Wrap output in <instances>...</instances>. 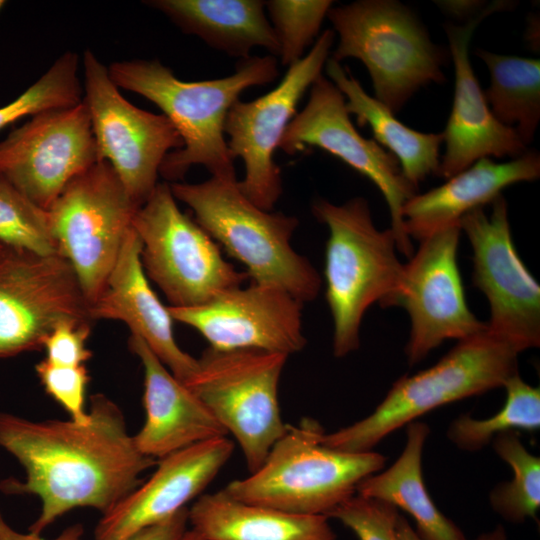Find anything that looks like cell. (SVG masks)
<instances>
[{
	"label": "cell",
	"instance_id": "40",
	"mask_svg": "<svg viewBox=\"0 0 540 540\" xmlns=\"http://www.w3.org/2000/svg\"><path fill=\"white\" fill-rule=\"evenodd\" d=\"M437 5L449 15L458 18H467L477 15L487 4L481 1H437Z\"/></svg>",
	"mask_w": 540,
	"mask_h": 540
},
{
	"label": "cell",
	"instance_id": "11",
	"mask_svg": "<svg viewBox=\"0 0 540 540\" xmlns=\"http://www.w3.org/2000/svg\"><path fill=\"white\" fill-rule=\"evenodd\" d=\"M84 96L100 160L107 161L140 208L150 197L161 164L183 141L163 114L128 102L106 67L89 49L83 55Z\"/></svg>",
	"mask_w": 540,
	"mask_h": 540
},
{
	"label": "cell",
	"instance_id": "8",
	"mask_svg": "<svg viewBox=\"0 0 540 540\" xmlns=\"http://www.w3.org/2000/svg\"><path fill=\"white\" fill-rule=\"evenodd\" d=\"M132 227L141 242L147 278L171 307H194L242 286L249 277L224 259L211 236L183 213L168 182L158 183L136 211Z\"/></svg>",
	"mask_w": 540,
	"mask_h": 540
},
{
	"label": "cell",
	"instance_id": "13",
	"mask_svg": "<svg viewBox=\"0 0 540 540\" xmlns=\"http://www.w3.org/2000/svg\"><path fill=\"white\" fill-rule=\"evenodd\" d=\"M335 33L324 30L310 51L288 67L279 84L251 101L237 100L229 109L224 133L233 158L244 163V177L238 180L242 193L256 206L272 211L282 194V178L273 156L304 93L322 75Z\"/></svg>",
	"mask_w": 540,
	"mask_h": 540
},
{
	"label": "cell",
	"instance_id": "43",
	"mask_svg": "<svg viewBox=\"0 0 540 540\" xmlns=\"http://www.w3.org/2000/svg\"><path fill=\"white\" fill-rule=\"evenodd\" d=\"M2 247V244L0 243V248Z\"/></svg>",
	"mask_w": 540,
	"mask_h": 540
},
{
	"label": "cell",
	"instance_id": "33",
	"mask_svg": "<svg viewBox=\"0 0 540 540\" xmlns=\"http://www.w3.org/2000/svg\"><path fill=\"white\" fill-rule=\"evenodd\" d=\"M331 0H269L265 9L279 44L283 66H291L304 57L316 41Z\"/></svg>",
	"mask_w": 540,
	"mask_h": 540
},
{
	"label": "cell",
	"instance_id": "9",
	"mask_svg": "<svg viewBox=\"0 0 540 540\" xmlns=\"http://www.w3.org/2000/svg\"><path fill=\"white\" fill-rule=\"evenodd\" d=\"M288 356L259 349L207 348L185 385L238 442L250 473L285 433L278 386Z\"/></svg>",
	"mask_w": 540,
	"mask_h": 540
},
{
	"label": "cell",
	"instance_id": "28",
	"mask_svg": "<svg viewBox=\"0 0 540 540\" xmlns=\"http://www.w3.org/2000/svg\"><path fill=\"white\" fill-rule=\"evenodd\" d=\"M475 55L486 65L489 87L484 91L493 116L515 130L528 147L540 121V61L515 55L476 49Z\"/></svg>",
	"mask_w": 540,
	"mask_h": 540
},
{
	"label": "cell",
	"instance_id": "27",
	"mask_svg": "<svg viewBox=\"0 0 540 540\" xmlns=\"http://www.w3.org/2000/svg\"><path fill=\"white\" fill-rule=\"evenodd\" d=\"M430 429L427 424H407L403 452L387 470L363 479L356 494L387 502L408 513L421 540H468L431 499L422 476V452Z\"/></svg>",
	"mask_w": 540,
	"mask_h": 540
},
{
	"label": "cell",
	"instance_id": "3",
	"mask_svg": "<svg viewBox=\"0 0 540 540\" xmlns=\"http://www.w3.org/2000/svg\"><path fill=\"white\" fill-rule=\"evenodd\" d=\"M195 221L247 269L254 283L283 288L303 304L319 294L322 280L291 245L299 220L261 209L240 190L236 177L211 176L196 184L169 183Z\"/></svg>",
	"mask_w": 540,
	"mask_h": 540
},
{
	"label": "cell",
	"instance_id": "19",
	"mask_svg": "<svg viewBox=\"0 0 540 540\" xmlns=\"http://www.w3.org/2000/svg\"><path fill=\"white\" fill-rule=\"evenodd\" d=\"M511 6L494 1L462 25L447 24L449 55L454 66V95L443 133L444 153L438 175L448 179L481 158H517L528 149L515 130L493 116L474 73L469 46L479 24L491 14Z\"/></svg>",
	"mask_w": 540,
	"mask_h": 540
},
{
	"label": "cell",
	"instance_id": "22",
	"mask_svg": "<svg viewBox=\"0 0 540 540\" xmlns=\"http://www.w3.org/2000/svg\"><path fill=\"white\" fill-rule=\"evenodd\" d=\"M129 348L144 368L146 416L142 428L133 436L141 453L161 459L193 444L226 437V430L205 404L140 337L131 335Z\"/></svg>",
	"mask_w": 540,
	"mask_h": 540
},
{
	"label": "cell",
	"instance_id": "34",
	"mask_svg": "<svg viewBox=\"0 0 540 540\" xmlns=\"http://www.w3.org/2000/svg\"><path fill=\"white\" fill-rule=\"evenodd\" d=\"M398 516L395 506L355 494L331 511L327 518L339 520L358 540H399L396 534Z\"/></svg>",
	"mask_w": 540,
	"mask_h": 540
},
{
	"label": "cell",
	"instance_id": "12",
	"mask_svg": "<svg viewBox=\"0 0 540 540\" xmlns=\"http://www.w3.org/2000/svg\"><path fill=\"white\" fill-rule=\"evenodd\" d=\"M91 305L60 255L0 248V358L43 349L66 321L91 322Z\"/></svg>",
	"mask_w": 540,
	"mask_h": 540
},
{
	"label": "cell",
	"instance_id": "5",
	"mask_svg": "<svg viewBox=\"0 0 540 540\" xmlns=\"http://www.w3.org/2000/svg\"><path fill=\"white\" fill-rule=\"evenodd\" d=\"M511 343L486 330L458 340L432 367L405 375L373 413L322 436V442L346 452H368L387 435L445 404L503 387L518 374V355Z\"/></svg>",
	"mask_w": 540,
	"mask_h": 540
},
{
	"label": "cell",
	"instance_id": "16",
	"mask_svg": "<svg viewBox=\"0 0 540 540\" xmlns=\"http://www.w3.org/2000/svg\"><path fill=\"white\" fill-rule=\"evenodd\" d=\"M491 208L467 213L459 225L473 252V285L489 304L487 327L522 352L540 345V286L514 246L502 194Z\"/></svg>",
	"mask_w": 540,
	"mask_h": 540
},
{
	"label": "cell",
	"instance_id": "37",
	"mask_svg": "<svg viewBox=\"0 0 540 540\" xmlns=\"http://www.w3.org/2000/svg\"><path fill=\"white\" fill-rule=\"evenodd\" d=\"M188 524V507H185L162 521L139 529L125 540H183Z\"/></svg>",
	"mask_w": 540,
	"mask_h": 540
},
{
	"label": "cell",
	"instance_id": "39",
	"mask_svg": "<svg viewBox=\"0 0 540 540\" xmlns=\"http://www.w3.org/2000/svg\"><path fill=\"white\" fill-rule=\"evenodd\" d=\"M396 534L399 540H421L408 521L399 514L396 522ZM505 529L498 525L493 530L479 535L475 540H506Z\"/></svg>",
	"mask_w": 540,
	"mask_h": 540
},
{
	"label": "cell",
	"instance_id": "36",
	"mask_svg": "<svg viewBox=\"0 0 540 540\" xmlns=\"http://www.w3.org/2000/svg\"><path fill=\"white\" fill-rule=\"evenodd\" d=\"M91 322L66 321L56 326L44 342L46 360L60 366H81L92 357L87 340Z\"/></svg>",
	"mask_w": 540,
	"mask_h": 540
},
{
	"label": "cell",
	"instance_id": "31",
	"mask_svg": "<svg viewBox=\"0 0 540 540\" xmlns=\"http://www.w3.org/2000/svg\"><path fill=\"white\" fill-rule=\"evenodd\" d=\"M79 56L67 51L20 96L0 107V130L13 122L38 113L74 106L83 99Z\"/></svg>",
	"mask_w": 540,
	"mask_h": 540
},
{
	"label": "cell",
	"instance_id": "4",
	"mask_svg": "<svg viewBox=\"0 0 540 540\" xmlns=\"http://www.w3.org/2000/svg\"><path fill=\"white\" fill-rule=\"evenodd\" d=\"M317 221L329 229L325 250V297L333 320V353L345 357L360 346L367 309L378 302L387 308L397 292L404 264L390 228L379 230L368 201L354 197L342 204L317 199Z\"/></svg>",
	"mask_w": 540,
	"mask_h": 540
},
{
	"label": "cell",
	"instance_id": "24",
	"mask_svg": "<svg viewBox=\"0 0 540 540\" xmlns=\"http://www.w3.org/2000/svg\"><path fill=\"white\" fill-rule=\"evenodd\" d=\"M184 33L241 60L255 47L279 55V44L261 0H149Z\"/></svg>",
	"mask_w": 540,
	"mask_h": 540
},
{
	"label": "cell",
	"instance_id": "7",
	"mask_svg": "<svg viewBox=\"0 0 540 540\" xmlns=\"http://www.w3.org/2000/svg\"><path fill=\"white\" fill-rule=\"evenodd\" d=\"M327 17L339 37L330 58L361 61L371 77L374 97L394 114L424 86L445 81L442 68L449 52L432 42L404 4L358 0L332 6Z\"/></svg>",
	"mask_w": 540,
	"mask_h": 540
},
{
	"label": "cell",
	"instance_id": "26",
	"mask_svg": "<svg viewBox=\"0 0 540 540\" xmlns=\"http://www.w3.org/2000/svg\"><path fill=\"white\" fill-rule=\"evenodd\" d=\"M328 79L345 98L347 112L359 125H368L375 141L398 161L404 177L416 188L430 175H438L443 133H424L402 123L374 96L369 95L347 67L329 58Z\"/></svg>",
	"mask_w": 540,
	"mask_h": 540
},
{
	"label": "cell",
	"instance_id": "38",
	"mask_svg": "<svg viewBox=\"0 0 540 540\" xmlns=\"http://www.w3.org/2000/svg\"><path fill=\"white\" fill-rule=\"evenodd\" d=\"M84 527L82 524H73L66 527L53 539H44L34 533H20L14 530L3 518L0 511V540H82Z\"/></svg>",
	"mask_w": 540,
	"mask_h": 540
},
{
	"label": "cell",
	"instance_id": "1",
	"mask_svg": "<svg viewBox=\"0 0 540 540\" xmlns=\"http://www.w3.org/2000/svg\"><path fill=\"white\" fill-rule=\"evenodd\" d=\"M90 420L32 421L0 412V448L25 471L24 480L0 482L6 495H35L41 501L29 532L40 535L59 517L75 508H94L105 514L141 483L140 476L155 465L129 434L119 406L95 394Z\"/></svg>",
	"mask_w": 540,
	"mask_h": 540
},
{
	"label": "cell",
	"instance_id": "35",
	"mask_svg": "<svg viewBox=\"0 0 540 540\" xmlns=\"http://www.w3.org/2000/svg\"><path fill=\"white\" fill-rule=\"evenodd\" d=\"M35 371L46 393L64 408L70 420L89 422L86 390L90 376L85 365L60 366L43 359L35 365Z\"/></svg>",
	"mask_w": 540,
	"mask_h": 540
},
{
	"label": "cell",
	"instance_id": "6",
	"mask_svg": "<svg viewBox=\"0 0 540 540\" xmlns=\"http://www.w3.org/2000/svg\"><path fill=\"white\" fill-rule=\"evenodd\" d=\"M312 419L287 429L262 465L223 490L250 504L300 515H327L354 496L358 484L380 471L386 457L374 451L346 452L322 442Z\"/></svg>",
	"mask_w": 540,
	"mask_h": 540
},
{
	"label": "cell",
	"instance_id": "14",
	"mask_svg": "<svg viewBox=\"0 0 540 540\" xmlns=\"http://www.w3.org/2000/svg\"><path fill=\"white\" fill-rule=\"evenodd\" d=\"M460 233V225L452 224L420 240L388 304L402 307L409 315L404 351L410 366L447 339L458 341L487 329L467 305L457 261Z\"/></svg>",
	"mask_w": 540,
	"mask_h": 540
},
{
	"label": "cell",
	"instance_id": "30",
	"mask_svg": "<svg viewBox=\"0 0 540 540\" xmlns=\"http://www.w3.org/2000/svg\"><path fill=\"white\" fill-rule=\"evenodd\" d=\"M496 454L513 470L510 481L497 485L490 493L493 510L505 520L524 522L537 519L540 506V459L522 444L515 431L500 433L493 438Z\"/></svg>",
	"mask_w": 540,
	"mask_h": 540
},
{
	"label": "cell",
	"instance_id": "23",
	"mask_svg": "<svg viewBox=\"0 0 540 540\" xmlns=\"http://www.w3.org/2000/svg\"><path fill=\"white\" fill-rule=\"evenodd\" d=\"M539 176L540 156L534 150L502 163L481 158L442 185L411 197L402 209L405 231L420 241L436 230L459 224L464 215L491 204L508 186Z\"/></svg>",
	"mask_w": 540,
	"mask_h": 540
},
{
	"label": "cell",
	"instance_id": "29",
	"mask_svg": "<svg viewBox=\"0 0 540 540\" xmlns=\"http://www.w3.org/2000/svg\"><path fill=\"white\" fill-rule=\"evenodd\" d=\"M504 406L487 419L468 415L456 418L448 427L447 436L458 448L477 451L496 435L517 429L533 432L540 427V389L527 384L518 374L507 380Z\"/></svg>",
	"mask_w": 540,
	"mask_h": 540
},
{
	"label": "cell",
	"instance_id": "18",
	"mask_svg": "<svg viewBox=\"0 0 540 540\" xmlns=\"http://www.w3.org/2000/svg\"><path fill=\"white\" fill-rule=\"evenodd\" d=\"M303 303L281 287L252 282L222 292L205 304L171 307L173 320L197 330L218 350L259 349L287 356L307 340Z\"/></svg>",
	"mask_w": 540,
	"mask_h": 540
},
{
	"label": "cell",
	"instance_id": "21",
	"mask_svg": "<svg viewBox=\"0 0 540 540\" xmlns=\"http://www.w3.org/2000/svg\"><path fill=\"white\" fill-rule=\"evenodd\" d=\"M90 313L94 321L124 322L131 335L140 337L183 384L195 375L198 360L176 342L174 320L148 282L141 262V242L133 227L123 242L103 291L91 305Z\"/></svg>",
	"mask_w": 540,
	"mask_h": 540
},
{
	"label": "cell",
	"instance_id": "32",
	"mask_svg": "<svg viewBox=\"0 0 540 540\" xmlns=\"http://www.w3.org/2000/svg\"><path fill=\"white\" fill-rule=\"evenodd\" d=\"M0 243L40 255H59L48 211L0 175Z\"/></svg>",
	"mask_w": 540,
	"mask_h": 540
},
{
	"label": "cell",
	"instance_id": "10",
	"mask_svg": "<svg viewBox=\"0 0 540 540\" xmlns=\"http://www.w3.org/2000/svg\"><path fill=\"white\" fill-rule=\"evenodd\" d=\"M138 209L105 160L72 179L49 208L58 253L71 264L90 305L103 291Z\"/></svg>",
	"mask_w": 540,
	"mask_h": 540
},
{
	"label": "cell",
	"instance_id": "42",
	"mask_svg": "<svg viewBox=\"0 0 540 540\" xmlns=\"http://www.w3.org/2000/svg\"><path fill=\"white\" fill-rule=\"evenodd\" d=\"M6 5L5 0H0V11L3 9V7Z\"/></svg>",
	"mask_w": 540,
	"mask_h": 540
},
{
	"label": "cell",
	"instance_id": "20",
	"mask_svg": "<svg viewBox=\"0 0 540 540\" xmlns=\"http://www.w3.org/2000/svg\"><path fill=\"white\" fill-rule=\"evenodd\" d=\"M233 450V442L220 437L161 458L147 481L102 514L94 531L95 540H125L187 507L216 477Z\"/></svg>",
	"mask_w": 540,
	"mask_h": 540
},
{
	"label": "cell",
	"instance_id": "2",
	"mask_svg": "<svg viewBox=\"0 0 540 540\" xmlns=\"http://www.w3.org/2000/svg\"><path fill=\"white\" fill-rule=\"evenodd\" d=\"M108 71L118 88L157 105L178 131L183 147L170 152L159 171L168 183L183 180L194 165L204 166L211 176L236 177L224 133L227 113L244 90L272 83L279 75L272 55L250 56L231 75L194 82L178 79L156 59L115 61Z\"/></svg>",
	"mask_w": 540,
	"mask_h": 540
},
{
	"label": "cell",
	"instance_id": "15",
	"mask_svg": "<svg viewBox=\"0 0 540 540\" xmlns=\"http://www.w3.org/2000/svg\"><path fill=\"white\" fill-rule=\"evenodd\" d=\"M308 147L320 148L368 178L382 193L389 208L398 252L410 259L414 253L404 227L402 209L415 194L397 159L373 139L363 137L346 110L345 98L326 77L320 75L310 87L303 110L291 120L279 148L288 155Z\"/></svg>",
	"mask_w": 540,
	"mask_h": 540
},
{
	"label": "cell",
	"instance_id": "25",
	"mask_svg": "<svg viewBox=\"0 0 540 540\" xmlns=\"http://www.w3.org/2000/svg\"><path fill=\"white\" fill-rule=\"evenodd\" d=\"M188 518L190 529L207 540H336L325 516L245 503L224 490L199 496Z\"/></svg>",
	"mask_w": 540,
	"mask_h": 540
},
{
	"label": "cell",
	"instance_id": "17",
	"mask_svg": "<svg viewBox=\"0 0 540 540\" xmlns=\"http://www.w3.org/2000/svg\"><path fill=\"white\" fill-rule=\"evenodd\" d=\"M99 160L83 99L33 115L0 142V175L47 211L72 179Z\"/></svg>",
	"mask_w": 540,
	"mask_h": 540
},
{
	"label": "cell",
	"instance_id": "41",
	"mask_svg": "<svg viewBox=\"0 0 540 540\" xmlns=\"http://www.w3.org/2000/svg\"><path fill=\"white\" fill-rule=\"evenodd\" d=\"M183 540H207V539L203 538L202 536H200L198 533H196L192 529H188V531L186 532Z\"/></svg>",
	"mask_w": 540,
	"mask_h": 540
}]
</instances>
